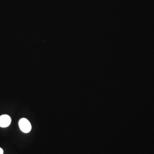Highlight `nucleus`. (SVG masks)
<instances>
[{
  "mask_svg": "<svg viewBox=\"0 0 154 154\" xmlns=\"http://www.w3.org/2000/svg\"><path fill=\"white\" fill-rule=\"evenodd\" d=\"M3 153H4L3 149H1V148H0V154H3Z\"/></svg>",
  "mask_w": 154,
  "mask_h": 154,
  "instance_id": "3",
  "label": "nucleus"
},
{
  "mask_svg": "<svg viewBox=\"0 0 154 154\" xmlns=\"http://www.w3.org/2000/svg\"><path fill=\"white\" fill-rule=\"evenodd\" d=\"M18 125L20 130L24 133H28L32 130V125L30 122L26 118L21 119L19 121Z\"/></svg>",
  "mask_w": 154,
  "mask_h": 154,
  "instance_id": "1",
  "label": "nucleus"
},
{
  "mask_svg": "<svg viewBox=\"0 0 154 154\" xmlns=\"http://www.w3.org/2000/svg\"><path fill=\"white\" fill-rule=\"evenodd\" d=\"M11 118L8 115H2L0 116V127H7L11 123Z\"/></svg>",
  "mask_w": 154,
  "mask_h": 154,
  "instance_id": "2",
  "label": "nucleus"
}]
</instances>
